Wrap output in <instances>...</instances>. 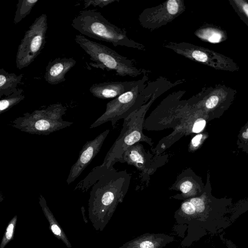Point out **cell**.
I'll return each mask as SVG.
<instances>
[{"mask_svg":"<svg viewBox=\"0 0 248 248\" xmlns=\"http://www.w3.org/2000/svg\"><path fill=\"white\" fill-rule=\"evenodd\" d=\"M131 176L126 170L113 168L92 186L88 201V217L94 229L102 232L122 203L130 185Z\"/></svg>","mask_w":248,"mask_h":248,"instance_id":"6da1fadb","label":"cell"},{"mask_svg":"<svg viewBox=\"0 0 248 248\" xmlns=\"http://www.w3.org/2000/svg\"><path fill=\"white\" fill-rule=\"evenodd\" d=\"M71 26L83 35L112 43L114 46H124L145 50L143 45L127 37L125 29L112 24L94 9L80 11L72 20Z\"/></svg>","mask_w":248,"mask_h":248,"instance_id":"7a4b0ae2","label":"cell"},{"mask_svg":"<svg viewBox=\"0 0 248 248\" xmlns=\"http://www.w3.org/2000/svg\"><path fill=\"white\" fill-rule=\"evenodd\" d=\"M148 80L147 76L144 74L137 86L108 102L104 113L90 125V128L108 121L114 126L118 121L125 119L136 112L153 95L150 86L146 83Z\"/></svg>","mask_w":248,"mask_h":248,"instance_id":"3957f363","label":"cell"},{"mask_svg":"<svg viewBox=\"0 0 248 248\" xmlns=\"http://www.w3.org/2000/svg\"><path fill=\"white\" fill-rule=\"evenodd\" d=\"M66 108L61 103L26 112L11 122L10 125L22 132L31 134L47 135L70 126L73 122L63 121L62 117Z\"/></svg>","mask_w":248,"mask_h":248,"instance_id":"277c9868","label":"cell"},{"mask_svg":"<svg viewBox=\"0 0 248 248\" xmlns=\"http://www.w3.org/2000/svg\"><path fill=\"white\" fill-rule=\"evenodd\" d=\"M75 41L94 62L93 67L108 71H115L116 75L122 77H136L142 71L136 68L133 62L121 55L108 47L93 41L84 36L76 35Z\"/></svg>","mask_w":248,"mask_h":248,"instance_id":"5b68a950","label":"cell"},{"mask_svg":"<svg viewBox=\"0 0 248 248\" xmlns=\"http://www.w3.org/2000/svg\"><path fill=\"white\" fill-rule=\"evenodd\" d=\"M156 98L152 96L149 102L124 119L121 133L107 154L102 166L108 168L113 166L116 162H120L123 154L129 147L140 141H148V139L142 132V123L146 111Z\"/></svg>","mask_w":248,"mask_h":248,"instance_id":"8992f818","label":"cell"},{"mask_svg":"<svg viewBox=\"0 0 248 248\" xmlns=\"http://www.w3.org/2000/svg\"><path fill=\"white\" fill-rule=\"evenodd\" d=\"M163 46L191 61L216 70L234 72L239 67L231 58L202 46L187 42L164 43Z\"/></svg>","mask_w":248,"mask_h":248,"instance_id":"52a82bcc","label":"cell"},{"mask_svg":"<svg viewBox=\"0 0 248 248\" xmlns=\"http://www.w3.org/2000/svg\"><path fill=\"white\" fill-rule=\"evenodd\" d=\"M47 16L43 14L29 27L18 46L16 63L20 70L28 66L40 54L46 44Z\"/></svg>","mask_w":248,"mask_h":248,"instance_id":"ba28073f","label":"cell"},{"mask_svg":"<svg viewBox=\"0 0 248 248\" xmlns=\"http://www.w3.org/2000/svg\"><path fill=\"white\" fill-rule=\"evenodd\" d=\"M186 8L183 0H168L156 6L145 9L138 19L143 28L153 31L172 21Z\"/></svg>","mask_w":248,"mask_h":248,"instance_id":"9c48e42d","label":"cell"},{"mask_svg":"<svg viewBox=\"0 0 248 248\" xmlns=\"http://www.w3.org/2000/svg\"><path fill=\"white\" fill-rule=\"evenodd\" d=\"M110 131L107 129L95 139L87 141L81 149L76 162L71 168L66 180L68 184L74 182L100 151L103 144Z\"/></svg>","mask_w":248,"mask_h":248,"instance_id":"30bf717a","label":"cell"},{"mask_svg":"<svg viewBox=\"0 0 248 248\" xmlns=\"http://www.w3.org/2000/svg\"><path fill=\"white\" fill-rule=\"evenodd\" d=\"M236 94V91L224 84H216L202 88L193 97L199 104H202L208 109L215 108L219 105L229 103Z\"/></svg>","mask_w":248,"mask_h":248,"instance_id":"8fae6325","label":"cell"},{"mask_svg":"<svg viewBox=\"0 0 248 248\" xmlns=\"http://www.w3.org/2000/svg\"><path fill=\"white\" fill-rule=\"evenodd\" d=\"M140 79L134 81H110L93 84L89 91L97 98L106 99L116 98L137 86Z\"/></svg>","mask_w":248,"mask_h":248,"instance_id":"7c38bea8","label":"cell"},{"mask_svg":"<svg viewBox=\"0 0 248 248\" xmlns=\"http://www.w3.org/2000/svg\"><path fill=\"white\" fill-rule=\"evenodd\" d=\"M72 58H58L50 61L46 68L45 80L51 85H56L66 80L65 75L76 64Z\"/></svg>","mask_w":248,"mask_h":248,"instance_id":"4fadbf2b","label":"cell"},{"mask_svg":"<svg viewBox=\"0 0 248 248\" xmlns=\"http://www.w3.org/2000/svg\"><path fill=\"white\" fill-rule=\"evenodd\" d=\"M39 203L43 213L49 223V229L54 235L59 240H61L68 248H72V246L69 242L65 232L56 219L53 213L48 207L45 198L40 195L39 198Z\"/></svg>","mask_w":248,"mask_h":248,"instance_id":"5bb4252c","label":"cell"},{"mask_svg":"<svg viewBox=\"0 0 248 248\" xmlns=\"http://www.w3.org/2000/svg\"><path fill=\"white\" fill-rule=\"evenodd\" d=\"M120 162L134 165L139 170H144L146 167V156L142 145L136 143L124 152Z\"/></svg>","mask_w":248,"mask_h":248,"instance_id":"9a60e30c","label":"cell"},{"mask_svg":"<svg viewBox=\"0 0 248 248\" xmlns=\"http://www.w3.org/2000/svg\"><path fill=\"white\" fill-rule=\"evenodd\" d=\"M194 34L201 40L211 43H218L228 38L227 32L221 27L209 24H204L198 28Z\"/></svg>","mask_w":248,"mask_h":248,"instance_id":"2e32d148","label":"cell"},{"mask_svg":"<svg viewBox=\"0 0 248 248\" xmlns=\"http://www.w3.org/2000/svg\"><path fill=\"white\" fill-rule=\"evenodd\" d=\"M23 77V74L16 75L6 72L3 68L0 69V99L3 95L6 97L16 91Z\"/></svg>","mask_w":248,"mask_h":248,"instance_id":"e0dca14e","label":"cell"},{"mask_svg":"<svg viewBox=\"0 0 248 248\" xmlns=\"http://www.w3.org/2000/svg\"><path fill=\"white\" fill-rule=\"evenodd\" d=\"M156 243L151 236L144 234L124 244L119 248H155Z\"/></svg>","mask_w":248,"mask_h":248,"instance_id":"ac0fdd59","label":"cell"},{"mask_svg":"<svg viewBox=\"0 0 248 248\" xmlns=\"http://www.w3.org/2000/svg\"><path fill=\"white\" fill-rule=\"evenodd\" d=\"M25 98L23 90L17 89L11 95L0 99V114L8 110Z\"/></svg>","mask_w":248,"mask_h":248,"instance_id":"d6986e66","label":"cell"},{"mask_svg":"<svg viewBox=\"0 0 248 248\" xmlns=\"http://www.w3.org/2000/svg\"><path fill=\"white\" fill-rule=\"evenodd\" d=\"M38 0H18L14 22L17 24L28 15Z\"/></svg>","mask_w":248,"mask_h":248,"instance_id":"ffe728a7","label":"cell"},{"mask_svg":"<svg viewBox=\"0 0 248 248\" xmlns=\"http://www.w3.org/2000/svg\"><path fill=\"white\" fill-rule=\"evenodd\" d=\"M240 19L248 26V3L245 0H228Z\"/></svg>","mask_w":248,"mask_h":248,"instance_id":"44dd1931","label":"cell"},{"mask_svg":"<svg viewBox=\"0 0 248 248\" xmlns=\"http://www.w3.org/2000/svg\"><path fill=\"white\" fill-rule=\"evenodd\" d=\"M17 216L15 215L7 224L0 243V248H5L6 246L13 240L17 222Z\"/></svg>","mask_w":248,"mask_h":248,"instance_id":"7402d4cb","label":"cell"},{"mask_svg":"<svg viewBox=\"0 0 248 248\" xmlns=\"http://www.w3.org/2000/svg\"><path fill=\"white\" fill-rule=\"evenodd\" d=\"M116 1L119 2V0H85L84 1L83 8H87L90 6H93L94 7L98 6L103 8Z\"/></svg>","mask_w":248,"mask_h":248,"instance_id":"603a6c76","label":"cell"},{"mask_svg":"<svg viewBox=\"0 0 248 248\" xmlns=\"http://www.w3.org/2000/svg\"><path fill=\"white\" fill-rule=\"evenodd\" d=\"M190 202L193 205L195 212L202 213L205 209V204L203 201L198 198H194L190 200Z\"/></svg>","mask_w":248,"mask_h":248,"instance_id":"cb8c5ba5","label":"cell"},{"mask_svg":"<svg viewBox=\"0 0 248 248\" xmlns=\"http://www.w3.org/2000/svg\"><path fill=\"white\" fill-rule=\"evenodd\" d=\"M182 211L186 214L191 215L195 213L193 205L190 202H184L181 206Z\"/></svg>","mask_w":248,"mask_h":248,"instance_id":"d4e9b609","label":"cell"},{"mask_svg":"<svg viewBox=\"0 0 248 248\" xmlns=\"http://www.w3.org/2000/svg\"><path fill=\"white\" fill-rule=\"evenodd\" d=\"M206 122L204 120L200 119L197 121L193 125L192 131L195 133H200L205 127Z\"/></svg>","mask_w":248,"mask_h":248,"instance_id":"484cf974","label":"cell"},{"mask_svg":"<svg viewBox=\"0 0 248 248\" xmlns=\"http://www.w3.org/2000/svg\"><path fill=\"white\" fill-rule=\"evenodd\" d=\"M192 187V183L189 181L183 182L180 186L181 191L184 193L188 192Z\"/></svg>","mask_w":248,"mask_h":248,"instance_id":"4316f807","label":"cell"},{"mask_svg":"<svg viewBox=\"0 0 248 248\" xmlns=\"http://www.w3.org/2000/svg\"><path fill=\"white\" fill-rule=\"evenodd\" d=\"M202 137V134H198L195 136L192 140L191 142L193 146L197 147L200 143L201 139Z\"/></svg>","mask_w":248,"mask_h":248,"instance_id":"83f0119b","label":"cell"},{"mask_svg":"<svg viewBox=\"0 0 248 248\" xmlns=\"http://www.w3.org/2000/svg\"><path fill=\"white\" fill-rule=\"evenodd\" d=\"M81 212H82V216H83V221H84V222L85 223H88V220L87 219V218L85 216V208L84 206H82L81 208Z\"/></svg>","mask_w":248,"mask_h":248,"instance_id":"f1b7e54d","label":"cell"},{"mask_svg":"<svg viewBox=\"0 0 248 248\" xmlns=\"http://www.w3.org/2000/svg\"><path fill=\"white\" fill-rule=\"evenodd\" d=\"M243 138H244L246 139H248V129H247L246 131L243 133Z\"/></svg>","mask_w":248,"mask_h":248,"instance_id":"f546056e","label":"cell"},{"mask_svg":"<svg viewBox=\"0 0 248 248\" xmlns=\"http://www.w3.org/2000/svg\"><path fill=\"white\" fill-rule=\"evenodd\" d=\"M4 200V197L3 196V195L2 194L1 191H0V202H2Z\"/></svg>","mask_w":248,"mask_h":248,"instance_id":"4dcf8cb0","label":"cell"}]
</instances>
